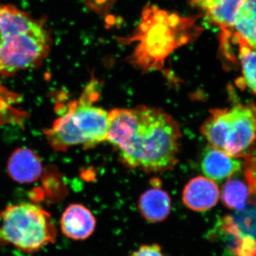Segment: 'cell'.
<instances>
[{"mask_svg": "<svg viewBox=\"0 0 256 256\" xmlns=\"http://www.w3.org/2000/svg\"><path fill=\"white\" fill-rule=\"evenodd\" d=\"M181 138L176 121L161 109L140 106L109 112L107 141L119 150L129 168L146 172L172 169Z\"/></svg>", "mask_w": 256, "mask_h": 256, "instance_id": "cell-1", "label": "cell"}, {"mask_svg": "<svg viewBox=\"0 0 256 256\" xmlns=\"http://www.w3.org/2000/svg\"><path fill=\"white\" fill-rule=\"evenodd\" d=\"M52 41L44 22L0 2V76L40 66L50 54Z\"/></svg>", "mask_w": 256, "mask_h": 256, "instance_id": "cell-2", "label": "cell"}, {"mask_svg": "<svg viewBox=\"0 0 256 256\" xmlns=\"http://www.w3.org/2000/svg\"><path fill=\"white\" fill-rule=\"evenodd\" d=\"M97 84L88 85L78 100L44 130L45 138L56 152H65L74 146L92 148L107 141L109 112L94 105L98 98Z\"/></svg>", "mask_w": 256, "mask_h": 256, "instance_id": "cell-3", "label": "cell"}, {"mask_svg": "<svg viewBox=\"0 0 256 256\" xmlns=\"http://www.w3.org/2000/svg\"><path fill=\"white\" fill-rule=\"evenodd\" d=\"M132 41L138 42L132 64L144 72L160 70L172 52L186 43L194 23L191 18L169 14L154 6L146 8Z\"/></svg>", "mask_w": 256, "mask_h": 256, "instance_id": "cell-4", "label": "cell"}, {"mask_svg": "<svg viewBox=\"0 0 256 256\" xmlns=\"http://www.w3.org/2000/svg\"><path fill=\"white\" fill-rule=\"evenodd\" d=\"M0 218V245L12 244L22 252L34 254L56 239L52 216L34 204L10 205L2 210Z\"/></svg>", "mask_w": 256, "mask_h": 256, "instance_id": "cell-5", "label": "cell"}, {"mask_svg": "<svg viewBox=\"0 0 256 256\" xmlns=\"http://www.w3.org/2000/svg\"><path fill=\"white\" fill-rule=\"evenodd\" d=\"M210 146L233 158L245 156L256 140V107L238 104L215 109L201 127Z\"/></svg>", "mask_w": 256, "mask_h": 256, "instance_id": "cell-6", "label": "cell"}, {"mask_svg": "<svg viewBox=\"0 0 256 256\" xmlns=\"http://www.w3.org/2000/svg\"><path fill=\"white\" fill-rule=\"evenodd\" d=\"M60 226L62 233L67 238L84 240L95 232L96 220L86 206L80 204H72L64 210Z\"/></svg>", "mask_w": 256, "mask_h": 256, "instance_id": "cell-7", "label": "cell"}, {"mask_svg": "<svg viewBox=\"0 0 256 256\" xmlns=\"http://www.w3.org/2000/svg\"><path fill=\"white\" fill-rule=\"evenodd\" d=\"M220 197V188L215 182L204 176L190 180L182 192L185 206L194 212H206L214 207Z\"/></svg>", "mask_w": 256, "mask_h": 256, "instance_id": "cell-8", "label": "cell"}, {"mask_svg": "<svg viewBox=\"0 0 256 256\" xmlns=\"http://www.w3.org/2000/svg\"><path fill=\"white\" fill-rule=\"evenodd\" d=\"M244 0H190V4L201 12L208 21L222 28L225 36L229 34L240 5Z\"/></svg>", "mask_w": 256, "mask_h": 256, "instance_id": "cell-9", "label": "cell"}, {"mask_svg": "<svg viewBox=\"0 0 256 256\" xmlns=\"http://www.w3.org/2000/svg\"><path fill=\"white\" fill-rule=\"evenodd\" d=\"M6 170L12 180L20 184L37 181L43 172L40 156L28 148L15 150L8 160Z\"/></svg>", "mask_w": 256, "mask_h": 256, "instance_id": "cell-10", "label": "cell"}, {"mask_svg": "<svg viewBox=\"0 0 256 256\" xmlns=\"http://www.w3.org/2000/svg\"><path fill=\"white\" fill-rule=\"evenodd\" d=\"M242 163L220 150L208 146L202 154L201 168L206 178L215 182H222L236 174L242 169Z\"/></svg>", "mask_w": 256, "mask_h": 256, "instance_id": "cell-11", "label": "cell"}, {"mask_svg": "<svg viewBox=\"0 0 256 256\" xmlns=\"http://www.w3.org/2000/svg\"><path fill=\"white\" fill-rule=\"evenodd\" d=\"M234 34L237 43L256 48V0H244L240 5L226 38Z\"/></svg>", "mask_w": 256, "mask_h": 256, "instance_id": "cell-12", "label": "cell"}, {"mask_svg": "<svg viewBox=\"0 0 256 256\" xmlns=\"http://www.w3.org/2000/svg\"><path fill=\"white\" fill-rule=\"evenodd\" d=\"M138 208L146 222L160 223L166 220L171 213V198L161 188H152L140 197Z\"/></svg>", "mask_w": 256, "mask_h": 256, "instance_id": "cell-13", "label": "cell"}, {"mask_svg": "<svg viewBox=\"0 0 256 256\" xmlns=\"http://www.w3.org/2000/svg\"><path fill=\"white\" fill-rule=\"evenodd\" d=\"M248 188L246 184L238 178H230L224 184L220 198L227 208L242 210L248 198Z\"/></svg>", "mask_w": 256, "mask_h": 256, "instance_id": "cell-14", "label": "cell"}, {"mask_svg": "<svg viewBox=\"0 0 256 256\" xmlns=\"http://www.w3.org/2000/svg\"><path fill=\"white\" fill-rule=\"evenodd\" d=\"M239 58L246 86L256 94V48L240 45Z\"/></svg>", "mask_w": 256, "mask_h": 256, "instance_id": "cell-15", "label": "cell"}, {"mask_svg": "<svg viewBox=\"0 0 256 256\" xmlns=\"http://www.w3.org/2000/svg\"><path fill=\"white\" fill-rule=\"evenodd\" d=\"M129 256H168L163 252L158 244H146L141 246Z\"/></svg>", "mask_w": 256, "mask_h": 256, "instance_id": "cell-16", "label": "cell"}, {"mask_svg": "<svg viewBox=\"0 0 256 256\" xmlns=\"http://www.w3.org/2000/svg\"><path fill=\"white\" fill-rule=\"evenodd\" d=\"M239 256H255L256 255V242L250 237L244 238L238 246Z\"/></svg>", "mask_w": 256, "mask_h": 256, "instance_id": "cell-17", "label": "cell"}, {"mask_svg": "<svg viewBox=\"0 0 256 256\" xmlns=\"http://www.w3.org/2000/svg\"><path fill=\"white\" fill-rule=\"evenodd\" d=\"M108 0H87V4L92 10H101Z\"/></svg>", "mask_w": 256, "mask_h": 256, "instance_id": "cell-18", "label": "cell"}]
</instances>
